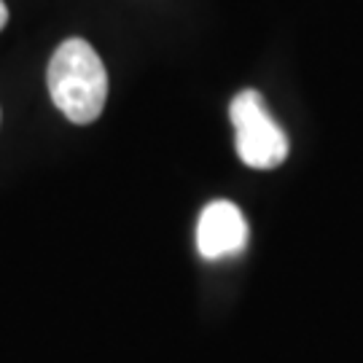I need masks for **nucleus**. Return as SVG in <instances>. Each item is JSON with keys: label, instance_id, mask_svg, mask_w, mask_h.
Masks as SVG:
<instances>
[{"label": "nucleus", "instance_id": "3", "mask_svg": "<svg viewBox=\"0 0 363 363\" xmlns=\"http://www.w3.org/2000/svg\"><path fill=\"white\" fill-rule=\"evenodd\" d=\"M247 242V220L242 210L226 202L216 199L202 210L199 223H196V247L205 259H226L240 253Z\"/></svg>", "mask_w": 363, "mask_h": 363}, {"label": "nucleus", "instance_id": "2", "mask_svg": "<svg viewBox=\"0 0 363 363\" xmlns=\"http://www.w3.org/2000/svg\"><path fill=\"white\" fill-rule=\"evenodd\" d=\"M237 156L253 169H274L286 162L288 138L283 127L269 116L256 89L240 91L229 105Z\"/></svg>", "mask_w": 363, "mask_h": 363}, {"label": "nucleus", "instance_id": "1", "mask_svg": "<svg viewBox=\"0 0 363 363\" xmlns=\"http://www.w3.org/2000/svg\"><path fill=\"white\" fill-rule=\"evenodd\" d=\"M46 81L54 105L73 124H91L100 118L108 100V73L100 54L86 40L70 38L60 43Z\"/></svg>", "mask_w": 363, "mask_h": 363}, {"label": "nucleus", "instance_id": "4", "mask_svg": "<svg viewBox=\"0 0 363 363\" xmlns=\"http://www.w3.org/2000/svg\"><path fill=\"white\" fill-rule=\"evenodd\" d=\"M6 22H9V9H6V3L0 0V30L6 27Z\"/></svg>", "mask_w": 363, "mask_h": 363}]
</instances>
